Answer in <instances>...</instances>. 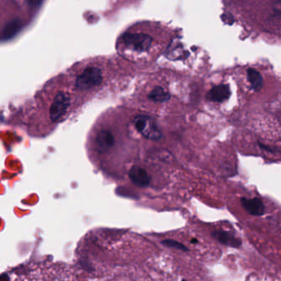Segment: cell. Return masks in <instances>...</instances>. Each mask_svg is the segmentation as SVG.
Segmentation results:
<instances>
[{
	"instance_id": "1",
	"label": "cell",
	"mask_w": 281,
	"mask_h": 281,
	"mask_svg": "<svg viewBox=\"0 0 281 281\" xmlns=\"http://www.w3.org/2000/svg\"><path fill=\"white\" fill-rule=\"evenodd\" d=\"M133 123L144 138L152 141H159L162 138L161 130L154 118L146 114H139L134 118Z\"/></svg>"
},
{
	"instance_id": "2",
	"label": "cell",
	"mask_w": 281,
	"mask_h": 281,
	"mask_svg": "<svg viewBox=\"0 0 281 281\" xmlns=\"http://www.w3.org/2000/svg\"><path fill=\"white\" fill-rule=\"evenodd\" d=\"M122 42L127 49L136 52H146L152 45L153 39L143 32H129L122 36Z\"/></svg>"
},
{
	"instance_id": "3",
	"label": "cell",
	"mask_w": 281,
	"mask_h": 281,
	"mask_svg": "<svg viewBox=\"0 0 281 281\" xmlns=\"http://www.w3.org/2000/svg\"><path fill=\"white\" fill-rule=\"evenodd\" d=\"M103 81L101 70L96 67H89L76 79L75 86L79 90H88L101 84Z\"/></svg>"
},
{
	"instance_id": "4",
	"label": "cell",
	"mask_w": 281,
	"mask_h": 281,
	"mask_svg": "<svg viewBox=\"0 0 281 281\" xmlns=\"http://www.w3.org/2000/svg\"><path fill=\"white\" fill-rule=\"evenodd\" d=\"M231 88L228 85L220 84L212 87L207 94V99L210 101L222 103L231 97Z\"/></svg>"
},
{
	"instance_id": "5",
	"label": "cell",
	"mask_w": 281,
	"mask_h": 281,
	"mask_svg": "<svg viewBox=\"0 0 281 281\" xmlns=\"http://www.w3.org/2000/svg\"><path fill=\"white\" fill-rule=\"evenodd\" d=\"M114 144V135L108 130L99 131L95 137V146L99 153L107 152Z\"/></svg>"
},
{
	"instance_id": "6",
	"label": "cell",
	"mask_w": 281,
	"mask_h": 281,
	"mask_svg": "<svg viewBox=\"0 0 281 281\" xmlns=\"http://www.w3.org/2000/svg\"><path fill=\"white\" fill-rule=\"evenodd\" d=\"M129 177L133 184L140 188H146L150 183V177L143 168L133 166L129 170Z\"/></svg>"
},
{
	"instance_id": "7",
	"label": "cell",
	"mask_w": 281,
	"mask_h": 281,
	"mask_svg": "<svg viewBox=\"0 0 281 281\" xmlns=\"http://www.w3.org/2000/svg\"><path fill=\"white\" fill-rule=\"evenodd\" d=\"M241 203L243 208L251 216H261L265 214L266 208L263 202L259 198L243 197L241 198Z\"/></svg>"
},
{
	"instance_id": "8",
	"label": "cell",
	"mask_w": 281,
	"mask_h": 281,
	"mask_svg": "<svg viewBox=\"0 0 281 281\" xmlns=\"http://www.w3.org/2000/svg\"><path fill=\"white\" fill-rule=\"evenodd\" d=\"M212 238H214L223 245L235 247V248H238L242 245V242L240 239L236 238L231 233L226 232V231H215L212 232Z\"/></svg>"
},
{
	"instance_id": "9",
	"label": "cell",
	"mask_w": 281,
	"mask_h": 281,
	"mask_svg": "<svg viewBox=\"0 0 281 281\" xmlns=\"http://www.w3.org/2000/svg\"><path fill=\"white\" fill-rule=\"evenodd\" d=\"M247 79L254 91H260L263 87V78L260 72L254 68H248L247 70Z\"/></svg>"
},
{
	"instance_id": "10",
	"label": "cell",
	"mask_w": 281,
	"mask_h": 281,
	"mask_svg": "<svg viewBox=\"0 0 281 281\" xmlns=\"http://www.w3.org/2000/svg\"><path fill=\"white\" fill-rule=\"evenodd\" d=\"M170 94L161 87H156L148 94V98L156 102L168 101L170 99Z\"/></svg>"
},
{
	"instance_id": "11",
	"label": "cell",
	"mask_w": 281,
	"mask_h": 281,
	"mask_svg": "<svg viewBox=\"0 0 281 281\" xmlns=\"http://www.w3.org/2000/svg\"><path fill=\"white\" fill-rule=\"evenodd\" d=\"M21 28V22L18 20H14L10 23L8 24L5 28V31L3 32V38H12L15 35L17 34Z\"/></svg>"
},
{
	"instance_id": "12",
	"label": "cell",
	"mask_w": 281,
	"mask_h": 281,
	"mask_svg": "<svg viewBox=\"0 0 281 281\" xmlns=\"http://www.w3.org/2000/svg\"><path fill=\"white\" fill-rule=\"evenodd\" d=\"M161 243L163 246L169 247V248H174V249L180 250L184 252L189 251L187 246L180 242L176 241V240H173V239H165V240H162Z\"/></svg>"
},
{
	"instance_id": "13",
	"label": "cell",
	"mask_w": 281,
	"mask_h": 281,
	"mask_svg": "<svg viewBox=\"0 0 281 281\" xmlns=\"http://www.w3.org/2000/svg\"><path fill=\"white\" fill-rule=\"evenodd\" d=\"M273 11L277 16H281V0H276L273 5Z\"/></svg>"
},
{
	"instance_id": "14",
	"label": "cell",
	"mask_w": 281,
	"mask_h": 281,
	"mask_svg": "<svg viewBox=\"0 0 281 281\" xmlns=\"http://www.w3.org/2000/svg\"><path fill=\"white\" fill-rule=\"evenodd\" d=\"M0 281H10L9 275L7 273H3L0 274Z\"/></svg>"
},
{
	"instance_id": "15",
	"label": "cell",
	"mask_w": 281,
	"mask_h": 281,
	"mask_svg": "<svg viewBox=\"0 0 281 281\" xmlns=\"http://www.w3.org/2000/svg\"><path fill=\"white\" fill-rule=\"evenodd\" d=\"M42 0H29L30 5L32 7L38 6Z\"/></svg>"
},
{
	"instance_id": "16",
	"label": "cell",
	"mask_w": 281,
	"mask_h": 281,
	"mask_svg": "<svg viewBox=\"0 0 281 281\" xmlns=\"http://www.w3.org/2000/svg\"><path fill=\"white\" fill-rule=\"evenodd\" d=\"M198 243V240H197V239H193L191 240V243H194V244H196V243Z\"/></svg>"
},
{
	"instance_id": "17",
	"label": "cell",
	"mask_w": 281,
	"mask_h": 281,
	"mask_svg": "<svg viewBox=\"0 0 281 281\" xmlns=\"http://www.w3.org/2000/svg\"><path fill=\"white\" fill-rule=\"evenodd\" d=\"M182 281H188V280H186V279H183Z\"/></svg>"
}]
</instances>
